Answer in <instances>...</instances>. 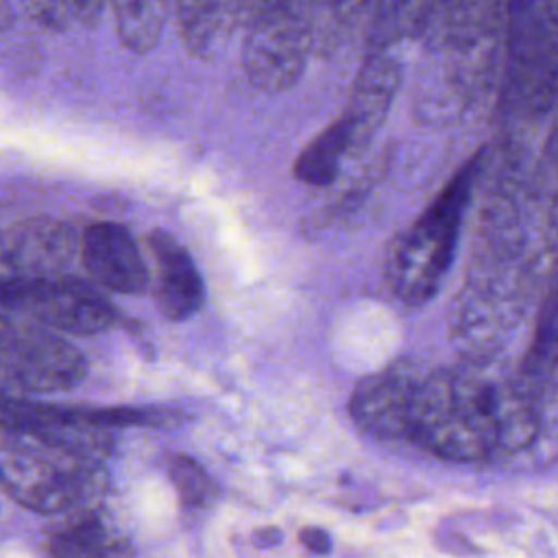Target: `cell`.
<instances>
[{
  "label": "cell",
  "instance_id": "1",
  "mask_svg": "<svg viewBox=\"0 0 558 558\" xmlns=\"http://www.w3.org/2000/svg\"><path fill=\"white\" fill-rule=\"evenodd\" d=\"M525 399L482 366L423 371L410 405V438L456 462L514 451L534 438Z\"/></svg>",
  "mask_w": 558,
  "mask_h": 558
},
{
  "label": "cell",
  "instance_id": "2",
  "mask_svg": "<svg viewBox=\"0 0 558 558\" xmlns=\"http://www.w3.org/2000/svg\"><path fill=\"white\" fill-rule=\"evenodd\" d=\"M0 480L15 504L41 514L94 508L109 486L105 462L9 429L0 438Z\"/></svg>",
  "mask_w": 558,
  "mask_h": 558
},
{
  "label": "cell",
  "instance_id": "3",
  "mask_svg": "<svg viewBox=\"0 0 558 558\" xmlns=\"http://www.w3.org/2000/svg\"><path fill=\"white\" fill-rule=\"evenodd\" d=\"M477 168L480 155L458 170L438 198L395 244L388 259V281L408 305L427 303L440 288L456 253Z\"/></svg>",
  "mask_w": 558,
  "mask_h": 558
},
{
  "label": "cell",
  "instance_id": "4",
  "mask_svg": "<svg viewBox=\"0 0 558 558\" xmlns=\"http://www.w3.org/2000/svg\"><path fill=\"white\" fill-rule=\"evenodd\" d=\"M244 74L262 92L290 89L303 74L314 44L305 0H242Z\"/></svg>",
  "mask_w": 558,
  "mask_h": 558
},
{
  "label": "cell",
  "instance_id": "5",
  "mask_svg": "<svg viewBox=\"0 0 558 558\" xmlns=\"http://www.w3.org/2000/svg\"><path fill=\"white\" fill-rule=\"evenodd\" d=\"M0 375L7 395L63 392L85 379L87 362L59 331L37 320L2 312Z\"/></svg>",
  "mask_w": 558,
  "mask_h": 558
},
{
  "label": "cell",
  "instance_id": "6",
  "mask_svg": "<svg viewBox=\"0 0 558 558\" xmlns=\"http://www.w3.org/2000/svg\"><path fill=\"white\" fill-rule=\"evenodd\" d=\"M2 312L37 320L59 333L96 336L118 325L105 294L72 277L2 279Z\"/></svg>",
  "mask_w": 558,
  "mask_h": 558
},
{
  "label": "cell",
  "instance_id": "7",
  "mask_svg": "<svg viewBox=\"0 0 558 558\" xmlns=\"http://www.w3.org/2000/svg\"><path fill=\"white\" fill-rule=\"evenodd\" d=\"M0 410L2 429L33 436L83 458L105 462L118 440L120 425L113 408L54 405L4 395Z\"/></svg>",
  "mask_w": 558,
  "mask_h": 558
},
{
  "label": "cell",
  "instance_id": "8",
  "mask_svg": "<svg viewBox=\"0 0 558 558\" xmlns=\"http://www.w3.org/2000/svg\"><path fill=\"white\" fill-rule=\"evenodd\" d=\"M423 366L414 360H397L366 375L349 399L351 418L366 434L381 440L410 438V405Z\"/></svg>",
  "mask_w": 558,
  "mask_h": 558
},
{
  "label": "cell",
  "instance_id": "9",
  "mask_svg": "<svg viewBox=\"0 0 558 558\" xmlns=\"http://www.w3.org/2000/svg\"><path fill=\"white\" fill-rule=\"evenodd\" d=\"M76 242L59 220H28L4 235L2 279L65 277Z\"/></svg>",
  "mask_w": 558,
  "mask_h": 558
},
{
  "label": "cell",
  "instance_id": "10",
  "mask_svg": "<svg viewBox=\"0 0 558 558\" xmlns=\"http://www.w3.org/2000/svg\"><path fill=\"white\" fill-rule=\"evenodd\" d=\"M81 259L102 288L137 294L148 286V268L131 231L118 222H96L83 231Z\"/></svg>",
  "mask_w": 558,
  "mask_h": 558
},
{
  "label": "cell",
  "instance_id": "11",
  "mask_svg": "<svg viewBox=\"0 0 558 558\" xmlns=\"http://www.w3.org/2000/svg\"><path fill=\"white\" fill-rule=\"evenodd\" d=\"M401 87V65L386 50H373L360 65L342 118L351 124L355 155L377 135Z\"/></svg>",
  "mask_w": 558,
  "mask_h": 558
},
{
  "label": "cell",
  "instance_id": "12",
  "mask_svg": "<svg viewBox=\"0 0 558 558\" xmlns=\"http://www.w3.org/2000/svg\"><path fill=\"white\" fill-rule=\"evenodd\" d=\"M148 244L159 268L155 299L161 314L177 323L192 318L205 301V283L192 255L174 235L161 229L148 235Z\"/></svg>",
  "mask_w": 558,
  "mask_h": 558
},
{
  "label": "cell",
  "instance_id": "13",
  "mask_svg": "<svg viewBox=\"0 0 558 558\" xmlns=\"http://www.w3.org/2000/svg\"><path fill=\"white\" fill-rule=\"evenodd\" d=\"M129 549L126 536L92 508L78 510L48 543L50 558H122Z\"/></svg>",
  "mask_w": 558,
  "mask_h": 558
},
{
  "label": "cell",
  "instance_id": "14",
  "mask_svg": "<svg viewBox=\"0 0 558 558\" xmlns=\"http://www.w3.org/2000/svg\"><path fill=\"white\" fill-rule=\"evenodd\" d=\"M351 155H355L353 129L340 116L301 150L294 161V177L305 185L325 187L336 181L342 161Z\"/></svg>",
  "mask_w": 558,
  "mask_h": 558
},
{
  "label": "cell",
  "instance_id": "15",
  "mask_svg": "<svg viewBox=\"0 0 558 558\" xmlns=\"http://www.w3.org/2000/svg\"><path fill=\"white\" fill-rule=\"evenodd\" d=\"M177 28L190 54H205L218 39L238 26L235 0H172Z\"/></svg>",
  "mask_w": 558,
  "mask_h": 558
},
{
  "label": "cell",
  "instance_id": "16",
  "mask_svg": "<svg viewBox=\"0 0 558 558\" xmlns=\"http://www.w3.org/2000/svg\"><path fill=\"white\" fill-rule=\"evenodd\" d=\"M120 44L131 52H148L161 39L172 0H109Z\"/></svg>",
  "mask_w": 558,
  "mask_h": 558
},
{
  "label": "cell",
  "instance_id": "17",
  "mask_svg": "<svg viewBox=\"0 0 558 558\" xmlns=\"http://www.w3.org/2000/svg\"><path fill=\"white\" fill-rule=\"evenodd\" d=\"M434 7L436 0H377L371 15L375 50H386L423 33Z\"/></svg>",
  "mask_w": 558,
  "mask_h": 558
},
{
  "label": "cell",
  "instance_id": "18",
  "mask_svg": "<svg viewBox=\"0 0 558 558\" xmlns=\"http://www.w3.org/2000/svg\"><path fill=\"white\" fill-rule=\"evenodd\" d=\"M170 480L185 510H198L209 506L216 497V482L209 473L190 456H174L170 462Z\"/></svg>",
  "mask_w": 558,
  "mask_h": 558
},
{
  "label": "cell",
  "instance_id": "19",
  "mask_svg": "<svg viewBox=\"0 0 558 558\" xmlns=\"http://www.w3.org/2000/svg\"><path fill=\"white\" fill-rule=\"evenodd\" d=\"M22 11L39 26L63 31L74 17L70 0H17Z\"/></svg>",
  "mask_w": 558,
  "mask_h": 558
},
{
  "label": "cell",
  "instance_id": "20",
  "mask_svg": "<svg viewBox=\"0 0 558 558\" xmlns=\"http://www.w3.org/2000/svg\"><path fill=\"white\" fill-rule=\"evenodd\" d=\"M377 0H323V15L336 28H353L373 15Z\"/></svg>",
  "mask_w": 558,
  "mask_h": 558
},
{
  "label": "cell",
  "instance_id": "21",
  "mask_svg": "<svg viewBox=\"0 0 558 558\" xmlns=\"http://www.w3.org/2000/svg\"><path fill=\"white\" fill-rule=\"evenodd\" d=\"M105 4H109V0H70L72 17L81 26H94L102 15Z\"/></svg>",
  "mask_w": 558,
  "mask_h": 558
},
{
  "label": "cell",
  "instance_id": "22",
  "mask_svg": "<svg viewBox=\"0 0 558 558\" xmlns=\"http://www.w3.org/2000/svg\"><path fill=\"white\" fill-rule=\"evenodd\" d=\"M301 543H303L305 549H310V551H314L318 556H325L331 549V538L320 527H305L301 532Z\"/></svg>",
  "mask_w": 558,
  "mask_h": 558
},
{
  "label": "cell",
  "instance_id": "23",
  "mask_svg": "<svg viewBox=\"0 0 558 558\" xmlns=\"http://www.w3.org/2000/svg\"><path fill=\"white\" fill-rule=\"evenodd\" d=\"M305 4L310 9V15H312V22H314V28H316L314 15H323V0H305Z\"/></svg>",
  "mask_w": 558,
  "mask_h": 558
}]
</instances>
